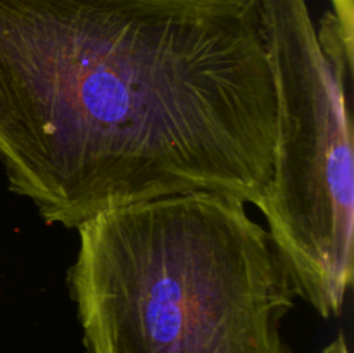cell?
<instances>
[{
	"mask_svg": "<svg viewBox=\"0 0 354 353\" xmlns=\"http://www.w3.org/2000/svg\"><path fill=\"white\" fill-rule=\"evenodd\" d=\"M277 123L251 0H0V163L47 225L194 190L259 206Z\"/></svg>",
	"mask_w": 354,
	"mask_h": 353,
	"instance_id": "1",
	"label": "cell"
},
{
	"mask_svg": "<svg viewBox=\"0 0 354 353\" xmlns=\"http://www.w3.org/2000/svg\"><path fill=\"white\" fill-rule=\"evenodd\" d=\"M78 234L68 282L88 353H287L296 291L244 201L171 194Z\"/></svg>",
	"mask_w": 354,
	"mask_h": 353,
	"instance_id": "2",
	"label": "cell"
},
{
	"mask_svg": "<svg viewBox=\"0 0 354 353\" xmlns=\"http://www.w3.org/2000/svg\"><path fill=\"white\" fill-rule=\"evenodd\" d=\"M277 97L272 183L259 203L296 296L337 317L353 282V44L306 0H251Z\"/></svg>",
	"mask_w": 354,
	"mask_h": 353,
	"instance_id": "3",
	"label": "cell"
},
{
	"mask_svg": "<svg viewBox=\"0 0 354 353\" xmlns=\"http://www.w3.org/2000/svg\"><path fill=\"white\" fill-rule=\"evenodd\" d=\"M334 16L349 44L354 38V0H332Z\"/></svg>",
	"mask_w": 354,
	"mask_h": 353,
	"instance_id": "4",
	"label": "cell"
},
{
	"mask_svg": "<svg viewBox=\"0 0 354 353\" xmlns=\"http://www.w3.org/2000/svg\"><path fill=\"white\" fill-rule=\"evenodd\" d=\"M320 353H349L344 336L341 334L339 338H335L334 341H332L328 346H325Z\"/></svg>",
	"mask_w": 354,
	"mask_h": 353,
	"instance_id": "5",
	"label": "cell"
}]
</instances>
